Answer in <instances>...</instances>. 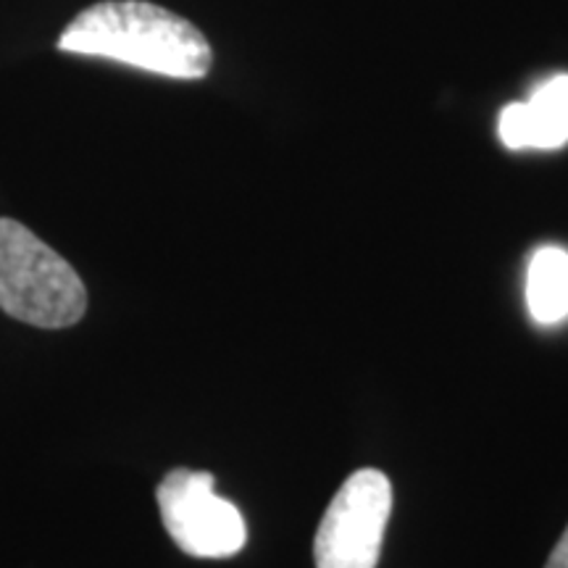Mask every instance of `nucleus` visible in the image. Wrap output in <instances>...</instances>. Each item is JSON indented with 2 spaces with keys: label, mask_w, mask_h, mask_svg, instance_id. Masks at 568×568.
Segmentation results:
<instances>
[{
  "label": "nucleus",
  "mask_w": 568,
  "mask_h": 568,
  "mask_svg": "<svg viewBox=\"0 0 568 568\" xmlns=\"http://www.w3.org/2000/svg\"><path fill=\"white\" fill-rule=\"evenodd\" d=\"M59 48L111 59L172 80H203L213 51L193 21L148 0H101L63 30Z\"/></svg>",
  "instance_id": "1"
},
{
  "label": "nucleus",
  "mask_w": 568,
  "mask_h": 568,
  "mask_svg": "<svg viewBox=\"0 0 568 568\" xmlns=\"http://www.w3.org/2000/svg\"><path fill=\"white\" fill-rule=\"evenodd\" d=\"M0 311L40 329H67L88 311L74 266L13 219H0Z\"/></svg>",
  "instance_id": "2"
},
{
  "label": "nucleus",
  "mask_w": 568,
  "mask_h": 568,
  "mask_svg": "<svg viewBox=\"0 0 568 568\" xmlns=\"http://www.w3.org/2000/svg\"><path fill=\"white\" fill-rule=\"evenodd\" d=\"M393 510V485L376 468H361L329 503L318 524L316 568H376Z\"/></svg>",
  "instance_id": "3"
},
{
  "label": "nucleus",
  "mask_w": 568,
  "mask_h": 568,
  "mask_svg": "<svg viewBox=\"0 0 568 568\" xmlns=\"http://www.w3.org/2000/svg\"><path fill=\"white\" fill-rule=\"evenodd\" d=\"M155 497L163 527L187 556L230 558L245 548L243 514L216 495L211 474L174 468Z\"/></svg>",
  "instance_id": "4"
},
{
  "label": "nucleus",
  "mask_w": 568,
  "mask_h": 568,
  "mask_svg": "<svg viewBox=\"0 0 568 568\" xmlns=\"http://www.w3.org/2000/svg\"><path fill=\"white\" fill-rule=\"evenodd\" d=\"M527 303L539 324H556L568 316V253L542 247L535 253L527 280Z\"/></svg>",
  "instance_id": "5"
},
{
  "label": "nucleus",
  "mask_w": 568,
  "mask_h": 568,
  "mask_svg": "<svg viewBox=\"0 0 568 568\" xmlns=\"http://www.w3.org/2000/svg\"><path fill=\"white\" fill-rule=\"evenodd\" d=\"M497 132H500L503 145L510 151H524V148L556 151L568 142V124L531 101L506 105L497 122Z\"/></svg>",
  "instance_id": "6"
},
{
  "label": "nucleus",
  "mask_w": 568,
  "mask_h": 568,
  "mask_svg": "<svg viewBox=\"0 0 568 568\" xmlns=\"http://www.w3.org/2000/svg\"><path fill=\"white\" fill-rule=\"evenodd\" d=\"M529 101L568 124V74L552 77V80L545 82L542 88L535 90V95H531Z\"/></svg>",
  "instance_id": "7"
},
{
  "label": "nucleus",
  "mask_w": 568,
  "mask_h": 568,
  "mask_svg": "<svg viewBox=\"0 0 568 568\" xmlns=\"http://www.w3.org/2000/svg\"><path fill=\"white\" fill-rule=\"evenodd\" d=\"M545 568H568V527L564 531V537L558 539V545L552 548L550 558H548V566Z\"/></svg>",
  "instance_id": "8"
}]
</instances>
